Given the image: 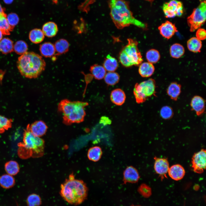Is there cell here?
Segmentation results:
<instances>
[{"label":"cell","mask_w":206,"mask_h":206,"mask_svg":"<svg viewBox=\"0 0 206 206\" xmlns=\"http://www.w3.org/2000/svg\"><path fill=\"white\" fill-rule=\"evenodd\" d=\"M104 80L106 83L109 85H114L118 83L120 79L119 74L116 72H108L106 73Z\"/></svg>","instance_id":"d6a6232c"},{"label":"cell","mask_w":206,"mask_h":206,"mask_svg":"<svg viewBox=\"0 0 206 206\" xmlns=\"http://www.w3.org/2000/svg\"><path fill=\"white\" fill-rule=\"evenodd\" d=\"M161 34L164 37L169 39L178 31L174 24L168 21L158 27Z\"/></svg>","instance_id":"5bb4252c"},{"label":"cell","mask_w":206,"mask_h":206,"mask_svg":"<svg viewBox=\"0 0 206 206\" xmlns=\"http://www.w3.org/2000/svg\"><path fill=\"white\" fill-rule=\"evenodd\" d=\"M190 104L192 110L195 112L197 115L200 116L204 112L205 101L201 97L198 96H194L191 100Z\"/></svg>","instance_id":"9a60e30c"},{"label":"cell","mask_w":206,"mask_h":206,"mask_svg":"<svg viewBox=\"0 0 206 206\" xmlns=\"http://www.w3.org/2000/svg\"><path fill=\"white\" fill-rule=\"evenodd\" d=\"M26 202L27 206H40L41 204V200L39 195L32 193L28 196Z\"/></svg>","instance_id":"e575fe53"},{"label":"cell","mask_w":206,"mask_h":206,"mask_svg":"<svg viewBox=\"0 0 206 206\" xmlns=\"http://www.w3.org/2000/svg\"><path fill=\"white\" fill-rule=\"evenodd\" d=\"M9 24L6 14L4 13L0 14V30L3 34L9 35L13 29Z\"/></svg>","instance_id":"484cf974"},{"label":"cell","mask_w":206,"mask_h":206,"mask_svg":"<svg viewBox=\"0 0 206 206\" xmlns=\"http://www.w3.org/2000/svg\"><path fill=\"white\" fill-rule=\"evenodd\" d=\"M13 49V42L9 39L5 38L0 41V51L2 53L7 54L10 53Z\"/></svg>","instance_id":"1f68e13d"},{"label":"cell","mask_w":206,"mask_h":206,"mask_svg":"<svg viewBox=\"0 0 206 206\" xmlns=\"http://www.w3.org/2000/svg\"><path fill=\"white\" fill-rule=\"evenodd\" d=\"M27 128L34 135L41 137L45 134L48 127L44 122L39 120L28 124Z\"/></svg>","instance_id":"4fadbf2b"},{"label":"cell","mask_w":206,"mask_h":206,"mask_svg":"<svg viewBox=\"0 0 206 206\" xmlns=\"http://www.w3.org/2000/svg\"><path fill=\"white\" fill-rule=\"evenodd\" d=\"M130 206H141L140 205H135L132 204V205H131Z\"/></svg>","instance_id":"bcb514c9"},{"label":"cell","mask_w":206,"mask_h":206,"mask_svg":"<svg viewBox=\"0 0 206 206\" xmlns=\"http://www.w3.org/2000/svg\"><path fill=\"white\" fill-rule=\"evenodd\" d=\"M19 169L18 163L14 161H8L5 165V169L7 173L13 176L17 174Z\"/></svg>","instance_id":"f1b7e54d"},{"label":"cell","mask_w":206,"mask_h":206,"mask_svg":"<svg viewBox=\"0 0 206 206\" xmlns=\"http://www.w3.org/2000/svg\"><path fill=\"white\" fill-rule=\"evenodd\" d=\"M12 121V119L0 115V134L11 128Z\"/></svg>","instance_id":"8d00e7d4"},{"label":"cell","mask_w":206,"mask_h":206,"mask_svg":"<svg viewBox=\"0 0 206 206\" xmlns=\"http://www.w3.org/2000/svg\"><path fill=\"white\" fill-rule=\"evenodd\" d=\"M54 46L58 54H64L69 50V43L65 39H62L58 40L55 42Z\"/></svg>","instance_id":"f546056e"},{"label":"cell","mask_w":206,"mask_h":206,"mask_svg":"<svg viewBox=\"0 0 206 206\" xmlns=\"http://www.w3.org/2000/svg\"><path fill=\"white\" fill-rule=\"evenodd\" d=\"M184 53V48L180 44L175 43L173 44L170 47V54L173 58H179L183 55Z\"/></svg>","instance_id":"4dcf8cb0"},{"label":"cell","mask_w":206,"mask_h":206,"mask_svg":"<svg viewBox=\"0 0 206 206\" xmlns=\"http://www.w3.org/2000/svg\"><path fill=\"white\" fill-rule=\"evenodd\" d=\"M45 65L42 57L32 52H26L22 55L17 62V67L21 75L29 78H37L45 70Z\"/></svg>","instance_id":"3957f363"},{"label":"cell","mask_w":206,"mask_h":206,"mask_svg":"<svg viewBox=\"0 0 206 206\" xmlns=\"http://www.w3.org/2000/svg\"><path fill=\"white\" fill-rule=\"evenodd\" d=\"M146 58L148 62L152 64L155 63L159 60L160 58V54L157 50L151 49L146 53Z\"/></svg>","instance_id":"836d02e7"},{"label":"cell","mask_w":206,"mask_h":206,"mask_svg":"<svg viewBox=\"0 0 206 206\" xmlns=\"http://www.w3.org/2000/svg\"><path fill=\"white\" fill-rule=\"evenodd\" d=\"M39 50L41 55L45 57H51L55 53L54 45L49 42H46L41 44Z\"/></svg>","instance_id":"ffe728a7"},{"label":"cell","mask_w":206,"mask_h":206,"mask_svg":"<svg viewBox=\"0 0 206 206\" xmlns=\"http://www.w3.org/2000/svg\"><path fill=\"white\" fill-rule=\"evenodd\" d=\"M7 19L10 25L13 28L18 23L19 21L18 16L14 13L9 14L7 16Z\"/></svg>","instance_id":"ab89813d"},{"label":"cell","mask_w":206,"mask_h":206,"mask_svg":"<svg viewBox=\"0 0 206 206\" xmlns=\"http://www.w3.org/2000/svg\"><path fill=\"white\" fill-rule=\"evenodd\" d=\"M23 142L19 145L18 153L21 157H39L43 155L44 140L34 135L27 128L23 134Z\"/></svg>","instance_id":"5b68a950"},{"label":"cell","mask_w":206,"mask_h":206,"mask_svg":"<svg viewBox=\"0 0 206 206\" xmlns=\"http://www.w3.org/2000/svg\"><path fill=\"white\" fill-rule=\"evenodd\" d=\"M110 15L116 27L122 29L130 25L145 29L146 25L136 19L130 10L129 3L124 0H109Z\"/></svg>","instance_id":"6da1fadb"},{"label":"cell","mask_w":206,"mask_h":206,"mask_svg":"<svg viewBox=\"0 0 206 206\" xmlns=\"http://www.w3.org/2000/svg\"><path fill=\"white\" fill-rule=\"evenodd\" d=\"M3 36V33L0 30V41L1 40Z\"/></svg>","instance_id":"f6af8a7d"},{"label":"cell","mask_w":206,"mask_h":206,"mask_svg":"<svg viewBox=\"0 0 206 206\" xmlns=\"http://www.w3.org/2000/svg\"><path fill=\"white\" fill-rule=\"evenodd\" d=\"M181 85L176 82L171 83L167 89L168 95L173 100H176L181 92Z\"/></svg>","instance_id":"44dd1931"},{"label":"cell","mask_w":206,"mask_h":206,"mask_svg":"<svg viewBox=\"0 0 206 206\" xmlns=\"http://www.w3.org/2000/svg\"><path fill=\"white\" fill-rule=\"evenodd\" d=\"M168 173L171 179L175 181H179L184 176L185 171L182 165L177 164L169 167Z\"/></svg>","instance_id":"2e32d148"},{"label":"cell","mask_w":206,"mask_h":206,"mask_svg":"<svg viewBox=\"0 0 206 206\" xmlns=\"http://www.w3.org/2000/svg\"><path fill=\"white\" fill-rule=\"evenodd\" d=\"M206 19V3L205 0L200 3L187 18L188 24L191 32L199 29L205 22Z\"/></svg>","instance_id":"ba28073f"},{"label":"cell","mask_w":206,"mask_h":206,"mask_svg":"<svg viewBox=\"0 0 206 206\" xmlns=\"http://www.w3.org/2000/svg\"><path fill=\"white\" fill-rule=\"evenodd\" d=\"M196 37L200 40L205 39L206 37L205 30L202 28L198 29L196 32Z\"/></svg>","instance_id":"60d3db41"},{"label":"cell","mask_w":206,"mask_h":206,"mask_svg":"<svg viewBox=\"0 0 206 206\" xmlns=\"http://www.w3.org/2000/svg\"><path fill=\"white\" fill-rule=\"evenodd\" d=\"M154 70V66L152 64L148 62H144L140 64L138 72L142 77H148L152 75Z\"/></svg>","instance_id":"ac0fdd59"},{"label":"cell","mask_w":206,"mask_h":206,"mask_svg":"<svg viewBox=\"0 0 206 206\" xmlns=\"http://www.w3.org/2000/svg\"><path fill=\"white\" fill-rule=\"evenodd\" d=\"M103 67L106 71L108 72H113L118 68V64L117 60L110 55H108L104 60Z\"/></svg>","instance_id":"7402d4cb"},{"label":"cell","mask_w":206,"mask_h":206,"mask_svg":"<svg viewBox=\"0 0 206 206\" xmlns=\"http://www.w3.org/2000/svg\"><path fill=\"white\" fill-rule=\"evenodd\" d=\"M156 83L154 80L150 78L134 86L133 93L136 102L138 104L144 102L149 97L155 94Z\"/></svg>","instance_id":"52a82bcc"},{"label":"cell","mask_w":206,"mask_h":206,"mask_svg":"<svg viewBox=\"0 0 206 206\" xmlns=\"http://www.w3.org/2000/svg\"><path fill=\"white\" fill-rule=\"evenodd\" d=\"M4 2L7 4H10L13 2V0H3Z\"/></svg>","instance_id":"7bdbcfd3"},{"label":"cell","mask_w":206,"mask_h":206,"mask_svg":"<svg viewBox=\"0 0 206 206\" xmlns=\"http://www.w3.org/2000/svg\"><path fill=\"white\" fill-rule=\"evenodd\" d=\"M187 45L189 51L194 53L199 52L202 46V42L197 37H193L188 40Z\"/></svg>","instance_id":"83f0119b"},{"label":"cell","mask_w":206,"mask_h":206,"mask_svg":"<svg viewBox=\"0 0 206 206\" xmlns=\"http://www.w3.org/2000/svg\"><path fill=\"white\" fill-rule=\"evenodd\" d=\"M102 154L101 148L99 146H95L89 149L87 152V157L90 160L96 162L100 160Z\"/></svg>","instance_id":"603a6c76"},{"label":"cell","mask_w":206,"mask_h":206,"mask_svg":"<svg viewBox=\"0 0 206 206\" xmlns=\"http://www.w3.org/2000/svg\"><path fill=\"white\" fill-rule=\"evenodd\" d=\"M88 105L86 102L72 101L65 99L59 103L58 109L62 114L63 123L68 125L84 121L86 115L85 108Z\"/></svg>","instance_id":"277c9868"},{"label":"cell","mask_w":206,"mask_h":206,"mask_svg":"<svg viewBox=\"0 0 206 206\" xmlns=\"http://www.w3.org/2000/svg\"><path fill=\"white\" fill-rule=\"evenodd\" d=\"M42 31L40 29H35L31 30L29 35V39L34 43H38L41 42L45 37Z\"/></svg>","instance_id":"4316f807"},{"label":"cell","mask_w":206,"mask_h":206,"mask_svg":"<svg viewBox=\"0 0 206 206\" xmlns=\"http://www.w3.org/2000/svg\"><path fill=\"white\" fill-rule=\"evenodd\" d=\"M13 49L16 53L22 55L27 52L28 49V46L25 41L19 40L15 43L13 46Z\"/></svg>","instance_id":"d590c367"},{"label":"cell","mask_w":206,"mask_h":206,"mask_svg":"<svg viewBox=\"0 0 206 206\" xmlns=\"http://www.w3.org/2000/svg\"><path fill=\"white\" fill-rule=\"evenodd\" d=\"M128 43L120 52L119 59L124 66L129 67L133 65L138 66L143 60L138 47V43L131 39H127Z\"/></svg>","instance_id":"8992f818"},{"label":"cell","mask_w":206,"mask_h":206,"mask_svg":"<svg viewBox=\"0 0 206 206\" xmlns=\"http://www.w3.org/2000/svg\"><path fill=\"white\" fill-rule=\"evenodd\" d=\"M42 31L45 35L51 37L56 35L58 32V29L56 24L53 22L49 21L43 25Z\"/></svg>","instance_id":"d6986e66"},{"label":"cell","mask_w":206,"mask_h":206,"mask_svg":"<svg viewBox=\"0 0 206 206\" xmlns=\"http://www.w3.org/2000/svg\"><path fill=\"white\" fill-rule=\"evenodd\" d=\"M206 150L203 149L195 153L192 158V168L194 172L202 173L206 169Z\"/></svg>","instance_id":"30bf717a"},{"label":"cell","mask_w":206,"mask_h":206,"mask_svg":"<svg viewBox=\"0 0 206 206\" xmlns=\"http://www.w3.org/2000/svg\"><path fill=\"white\" fill-rule=\"evenodd\" d=\"M100 121L101 123L104 125L110 124L111 122V121L110 119L105 116L101 117Z\"/></svg>","instance_id":"b9f144b4"},{"label":"cell","mask_w":206,"mask_h":206,"mask_svg":"<svg viewBox=\"0 0 206 206\" xmlns=\"http://www.w3.org/2000/svg\"><path fill=\"white\" fill-rule=\"evenodd\" d=\"M160 114L161 116L163 119H168L173 116V114L172 108L169 106H163L161 109Z\"/></svg>","instance_id":"74e56055"},{"label":"cell","mask_w":206,"mask_h":206,"mask_svg":"<svg viewBox=\"0 0 206 206\" xmlns=\"http://www.w3.org/2000/svg\"><path fill=\"white\" fill-rule=\"evenodd\" d=\"M126 98L124 91L120 88L113 90L110 95V99L112 102L118 106H121L124 102Z\"/></svg>","instance_id":"e0dca14e"},{"label":"cell","mask_w":206,"mask_h":206,"mask_svg":"<svg viewBox=\"0 0 206 206\" xmlns=\"http://www.w3.org/2000/svg\"><path fill=\"white\" fill-rule=\"evenodd\" d=\"M4 13V11L0 3V14Z\"/></svg>","instance_id":"ee69618b"},{"label":"cell","mask_w":206,"mask_h":206,"mask_svg":"<svg viewBox=\"0 0 206 206\" xmlns=\"http://www.w3.org/2000/svg\"><path fill=\"white\" fill-rule=\"evenodd\" d=\"M123 184L136 183L140 178L137 170L132 166L127 167L123 172Z\"/></svg>","instance_id":"7c38bea8"},{"label":"cell","mask_w":206,"mask_h":206,"mask_svg":"<svg viewBox=\"0 0 206 206\" xmlns=\"http://www.w3.org/2000/svg\"><path fill=\"white\" fill-rule=\"evenodd\" d=\"M154 159V169L156 173L161 176L162 179H163L164 177H167L166 174L169 168L167 159L156 157Z\"/></svg>","instance_id":"8fae6325"},{"label":"cell","mask_w":206,"mask_h":206,"mask_svg":"<svg viewBox=\"0 0 206 206\" xmlns=\"http://www.w3.org/2000/svg\"><path fill=\"white\" fill-rule=\"evenodd\" d=\"M90 70L92 76L98 80L104 78L106 74V71L103 66L96 64L91 66Z\"/></svg>","instance_id":"cb8c5ba5"},{"label":"cell","mask_w":206,"mask_h":206,"mask_svg":"<svg viewBox=\"0 0 206 206\" xmlns=\"http://www.w3.org/2000/svg\"><path fill=\"white\" fill-rule=\"evenodd\" d=\"M163 10L165 17L168 18L181 16L183 13L182 3L177 0H171L164 3Z\"/></svg>","instance_id":"9c48e42d"},{"label":"cell","mask_w":206,"mask_h":206,"mask_svg":"<svg viewBox=\"0 0 206 206\" xmlns=\"http://www.w3.org/2000/svg\"><path fill=\"white\" fill-rule=\"evenodd\" d=\"M15 183V180L13 176L7 173L0 176V186L3 188H11L13 186Z\"/></svg>","instance_id":"d4e9b609"},{"label":"cell","mask_w":206,"mask_h":206,"mask_svg":"<svg viewBox=\"0 0 206 206\" xmlns=\"http://www.w3.org/2000/svg\"><path fill=\"white\" fill-rule=\"evenodd\" d=\"M138 191L144 197H147L151 194L150 187L145 184H141L138 189Z\"/></svg>","instance_id":"f35d334b"},{"label":"cell","mask_w":206,"mask_h":206,"mask_svg":"<svg viewBox=\"0 0 206 206\" xmlns=\"http://www.w3.org/2000/svg\"><path fill=\"white\" fill-rule=\"evenodd\" d=\"M88 193L86 184L82 180L75 179L73 173L60 185V195L71 205H76L82 204L87 199Z\"/></svg>","instance_id":"7a4b0ae2"}]
</instances>
